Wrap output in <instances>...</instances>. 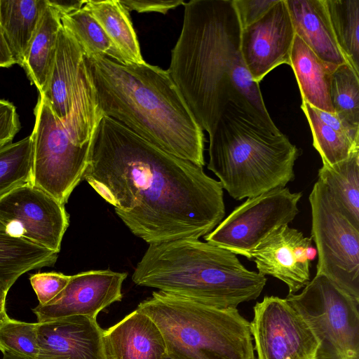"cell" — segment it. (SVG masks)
Here are the masks:
<instances>
[{"label":"cell","mask_w":359,"mask_h":359,"mask_svg":"<svg viewBox=\"0 0 359 359\" xmlns=\"http://www.w3.org/2000/svg\"><path fill=\"white\" fill-rule=\"evenodd\" d=\"M302 192L287 187L247 198L204 236L207 243L250 259L252 252L274 229L292 222L299 213Z\"/></svg>","instance_id":"11"},{"label":"cell","mask_w":359,"mask_h":359,"mask_svg":"<svg viewBox=\"0 0 359 359\" xmlns=\"http://www.w3.org/2000/svg\"><path fill=\"white\" fill-rule=\"evenodd\" d=\"M2 359H25L20 356L8 353H3V358Z\"/></svg>","instance_id":"39"},{"label":"cell","mask_w":359,"mask_h":359,"mask_svg":"<svg viewBox=\"0 0 359 359\" xmlns=\"http://www.w3.org/2000/svg\"><path fill=\"white\" fill-rule=\"evenodd\" d=\"M31 136L0 148V200L13 189L32 184Z\"/></svg>","instance_id":"29"},{"label":"cell","mask_w":359,"mask_h":359,"mask_svg":"<svg viewBox=\"0 0 359 359\" xmlns=\"http://www.w3.org/2000/svg\"><path fill=\"white\" fill-rule=\"evenodd\" d=\"M20 128L15 106L8 100L0 99V148L11 143Z\"/></svg>","instance_id":"34"},{"label":"cell","mask_w":359,"mask_h":359,"mask_svg":"<svg viewBox=\"0 0 359 359\" xmlns=\"http://www.w3.org/2000/svg\"><path fill=\"white\" fill-rule=\"evenodd\" d=\"M102 341L106 359H163L167 355L160 329L137 309L104 330Z\"/></svg>","instance_id":"18"},{"label":"cell","mask_w":359,"mask_h":359,"mask_svg":"<svg viewBox=\"0 0 359 359\" xmlns=\"http://www.w3.org/2000/svg\"><path fill=\"white\" fill-rule=\"evenodd\" d=\"M83 180L149 244L198 239L225 215L223 187L203 167L106 116L94 130Z\"/></svg>","instance_id":"1"},{"label":"cell","mask_w":359,"mask_h":359,"mask_svg":"<svg viewBox=\"0 0 359 359\" xmlns=\"http://www.w3.org/2000/svg\"><path fill=\"white\" fill-rule=\"evenodd\" d=\"M319 344L316 359H359V301L316 274L299 294L285 297Z\"/></svg>","instance_id":"8"},{"label":"cell","mask_w":359,"mask_h":359,"mask_svg":"<svg viewBox=\"0 0 359 359\" xmlns=\"http://www.w3.org/2000/svg\"><path fill=\"white\" fill-rule=\"evenodd\" d=\"M294 36L285 0H278L262 18L242 29L241 55L255 82L280 65H290Z\"/></svg>","instance_id":"14"},{"label":"cell","mask_w":359,"mask_h":359,"mask_svg":"<svg viewBox=\"0 0 359 359\" xmlns=\"http://www.w3.org/2000/svg\"><path fill=\"white\" fill-rule=\"evenodd\" d=\"M15 64H16V61L6 39L0 23V68H8Z\"/></svg>","instance_id":"37"},{"label":"cell","mask_w":359,"mask_h":359,"mask_svg":"<svg viewBox=\"0 0 359 359\" xmlns=\"http://www.w3.org/2000/svg\"><path fill=\"white\" fill-rule=\"evenodd\" d=\"M84 6L102 26L128 64H143L129 12L118 0H86Z\"/></svg>","instance_id":"24"},{"label":"cell","mask_w":359,"mask_h":359,"mask_svg":"<svg viewBox=\"0 0 359 359\" xmlns=\"http://www.w3.org/2000/svg\"><path fill=\"white\" fill-rule=\"evenodd\" d=\"M124 7L137 13L156 12L165 14L170 9L184 5L183 0H120Z\"/></svg>","instance_id":"35"},{"label":"cell","mask_w":359,"mask_h":359,"mask_svg":"<svg viewBox=\"0 0 359 359\" xmlns=\"http://www.w3.org/2000/svg\"><path fill=\"white\" fill-rule=\"evenodd\" d=\"M312 239L288 224L269 233L252 252L250 259L263 276L283 282L296 294L311 280Z\"/></svg>","instance_id":"16"},{"label":"cell","mask_w":359,"mask_h":359,"mask_svg":"<svg viewBox=\"0 0 359 359\" xmlns=\"http://www.w3.org/2000/svg\"><path fill=\"white\" fill-rule=\"evenodd\" d=\"M253 313L255 359H316L319 344L313 332L285 298L265 296Z\"/></svg>","instance_id":"12"},{"label":"cell","mask_w":359,"mask_h":359,"mask_svg":"<svg viewBox=\"0 0 359 359\" xmlns=\"http://www.w3.org/2000/svg\"><path fill=\"white\" fill-rule=\"evenodd\" d=\"M57 254L25 239L11 236L0 222V287L8 292L22 274L54 266Z\"/></svg>","instance_id":"22"},{"label":"cell","mask_w":359,"mask_h":359,"mask_svg":"<svg viewBox=\"0 0 359 359\" xmlns=\"http://www.w3.org/2000/svg\"><path fill=\"white\" fill-rule=\"evenodd\" d=\"M163 359H173V358H171L170 356H169L168 355H166Z\"/></svg>","instance_id":"40"},{"label":"cell","mask_w":359,"mask_h":359,"mask_svg":"<svg viewBox=\"0 0 359 359\" xmlns=\"http://www.w3.org/2000/svg\"><path fill=\"white\" fill-rule=\"evenodd\" d=\"M60 18L62 27L75 38L86 57L102 55L122 64H128L85 6Z\"/></svg>","instance_id":"26"},{"label":"cell","mask_w":359,"mask_h":359,"mask_svg":"<svg viewBox=\"0 0 359 359\" xmlns=\"http://www.w3.org/2000/svg\"><path fill=\"white\" fill-rule=\"evenodd\" d=\"M160 329L173 359H255L250 322L236 309H218L153 292L137 309Z\"/></svg>","instance_id":"6"},{"label":"cell","mask_w":359,"mask_h":359,"mask_svg":"<svg viewBox=\"0 0 359 359\" xmlns=\"http://www.w3.org/2000/svg\"><path fill=\"white\" fill-rule=\"evenodd\" d=\"M86 60L102 116L175 156L205 165L203 130L168 70L102 55Z\"/></svg>","instance_id":"3"},{"label":"cell","mask_w":359,"mask_h":359,"mask_svg":"<svg viewBox=\"0 0 359 359\" xmlns=\"http://www.w3.org/2000/svg\"><path fill=\"white\" fill-rule=\"evenodd\" d=\"M295 34L324 62L348 63L337 42L325 0H285Z\"/></svg>","instance_id":"19"},{"label":"cell","mask_w":359,"mask_h":359,"mask_svg":"<svg viewBox=\"0 0 359 359\" xmlns=\"http://www.w3.org/2000/svg\"><path fill=\"white\" fill-rule=\"evenodd\" d=\"M70 276L57 272L32 274L31 285L37 297L39 305L44 306L53 301L65 288Z\"/></svg>","instance_id":"32"},{"label":"cell","mask_w":359,"mask_h":359,"mask_svg":"<svg viewBox=\"0 0 359 359\" xmlns=\"http://www.w3.org/2000/svg\"><path fill=\"white\" fill-rule=\"evenodd\" d=\"M301 108L312 133L313 145L319 153L323 165H334L359 151V142L353 141L345 133L323 122L317 115L315 107L302 102Z\"/></svg>","instance_id":"28"},{"label":"cell","mask_w":359,"mask_h":359,"mask_svg":"<svg viewBox=\"0 0 359 359\" xmlns=\"http://www.w3.org/2000/svg\"><path fill=\"white\" fill-rule=\"evenodd\" d=\"M325 3L339 47L359 74V0H325Z\"/></svg>","instance_id":"27"},{"label":"cell","mask_w":359,"mask_h":359,"mask_svg":"<svg viewBox=\"0 0 359 359\" xmlns=\"http://www.w3.org/2000/svg\"><path fill=\"white\" fill-rule=\"evenodd\" d=\"M46 5V0H0V23L20 66Z\"/></svg>","instance_id":"23"},{"label":"cell","mask_w":359,"mask_h":359,"mask_svg":"<svg viewBox=\"0 0 359 359\" xmlns=\"http://www.w3.org/2000/svg\"><path fill=\"white\" fill-rule=\"evenodd\" d=\"M277 1L278 0H233L242 29L259 20Z\"/></svg>","instance_id":"33"},{"label":"cell","mask_w":359,"mask_h":359,"mask_svg":"<svg viewBox=\"0 0 359 359\" xmlns=\"http://www.w3.org/2000/svg\"><path fill=\"white\" fill-rule=\"evenodd\" d=\"M62 26L60 15L47 3L21 65L39 94L45 92L48 83Z\"/></svg>","instance_id":"21"},{"label":"cell","mask_w":359,"mask_h":359,"mask_svg":"<svg viewBox=\"0 0 359 359\" xmlns=\"http://www.w3.org/2000/svg\"><path fill=\"white\" fill-rule=\"evenodd\" d=\"M0 222L11 236L58 253L69 215L65 205L29 184L0 200Z\"/></svg>","instance_id":"13"},{"label":"cell","mask_w":359,"mask_h":359,"mask_svg":"<svg viewBox=\"0 0 359 359\" xmlns=\"http://www.w3.org/2000/svg\"><path fill=\"white\" fill-rule=\"evenodd\" d=\"M36 323L8 318L0 325V351L25 359H36L39 353Z\"/></svg>","instance_id":"31"},{"label":"cell","mask_w":359,"mask_h":359,"mask_svg":"<svg viewBox=\"0 0 359 359\" xmlns=\"http://www.w3.org/2000/svg\"><path fill=\"white\" fill-rule=\"evenodd\" d=\"M330 97L334 114L359 128V74L348 63L338 65L330 82Z\"/></svg>","instance_id":"30"},{"label":"cell","mask_w":359,"mask_h":359,"mask_svg":"<svg viewBox=\"0 0 359 359\" xmlns=\"http://www.w3.org/2000/svg\"><path fill=\"white\" fill-rule=\"evenodd\" d=\"M48 5L53 7L59 13L60 16L69 14L82 8L86 0H46Z\"/></svg>","instance_id":"36"},{"label":"cell","mask_w":359,"mask_h":359,"mask_svg":"<svg viewBox=\"0 0 359 359\" xmlns=\"http://www.w3.org/2000/svg\"><path fill=\"white\" fill-rule=\"evenodd\" d=\"M96 318L70 316L38 323L36 359H106Z\"/></svg>","instance_id":"17"},{"label":"cell","mask_w":359,"mask_h":359,"mask_svg":"<svg viewBox=\"0 0 359 359\" xmlns=\"http://www.w3.org/2000/svg\"><path fill=\"white\" fill-rule=\"evenodd\" d=\"M7 293L8 292L0 287V325L9 318L6 309Z\"/></svg>","instance_id":"38"},{"label":"cell","mask_w":359,"mask_h":359,"mask_svg":"<svg viewBox=\"0 0 359 359\" xmlns=\"http://www.w3.org/2000/svg\"><path fill=\"white\" fill-rule=\"evenodd\" d=\"M208 134V168L233 198L255 197L294 180L299 149L240 95L229 100Z\"/></svg>","instance_id":"5"},{"label":"cell","mask_w":359,"mask_h":359,"mask_svg":"<svg viewBox=\"0 0 359 359\" xmlns=\"http://www.w3.org/2000/svg\"><path fill=\"white\" fill-rule=\"evenodd\" d=\"M134 283L218 309L256 299L266 278L233 253L196 238L149 244L132 276Z\"/></svg>","instance_id":"4"},{"label":"cell","mask_w":359,"mask_h":359,"mask_svg":"<svg viewBox=\"0 0 359 359\" xmlns=\"http://www.w3.org/2000/svg\"><path fill=\"white\" fill-rule=\"evenodd\" d=\"M183 6L168 72L198 124L210 133L237 94L257 110L264 102L241 55L242 28L233 0H191Z\"/></svg>","instance_id":"2"},{"label":"cell","mask_w":359,"mask_h":359,"mask_svg":"<svg viewBox=\"0 0 359 359\" xmlns=\"http://www.w3.org/2000/svg\"><path fill=\"white\" fill-rule=\"evenodd\" d=\"M41 95L74 143L85 145L91 142L102 116L83 51L62 26L57 35L48 83Z\"/></svg>","instance_id":"7"},{"label":"cell","mask_w":359,"mask_h":359,"mask_svg":"<svg viewBox=\"0 0 359 359\" xmlns=\"http://www.w3.org/2000/svg\"><path fill=\"white\" fill-rule=\"evenodd\" d=\"M309 199L311 238L318 252L316 273L359 301V227L344 214L320 180L314 184Z\"/></svg>","instance_id":"10"},{"label":"cell","mask_w":359,"mask_h":359,"mask_svg":"<svg viewBox=\"0 0 359 359\" xmlns=\"http://www.w3.org/2000/svg\"><path fill=\"white\" fill-rule=\"evenodd\" d=\"M292 67L299 87L302 102L334 114L330 88L332 75L338 65L324 62L295 34L291 53Z\"/></svg>","instance_id":"20"},{"label":"cell","mask_w":359,"mask_h":359,"mask_svg":"<svg viewBox=\"0 0 359 359\" xmlns=\"http://www.w3.org/2000/svg\"><path fill=\"white\" fill-rule=\"evenodd\" d=\"M34 113L32 184L65 205L83 180L91 142L74 143L41 94Z\"/></svg>","instance_id":"9"},{"label":"cell","mask_w":359,"mask_h":359,"mask_svg":"<svg viewBox=\"0 0 359 359\" xmlns=\"http://www.w3.org/2000/svg\"><path fill=\"white\" fill-rule=\"evenodd\" d=\"M126 277V273L111 270L70 276L67 286L53 301L33 309L37 323L76 315L97 318L101 311L122 300V285Z\"/></svg>","instance_id":"15"},{"label":"cell","mask_w":359,"mask_h":359,"mask_svg":"<svg viewBox=\"0 0 359 359\" xmlns=\"http://www.w3.org/2000/svg\"><path fill=\"white\" fill-rule=\"evenodd\" d=\"M318 180L348 219L359 227V151L334 165H323Z\"/></svg>","instance_id":"25"}]
</instances>
